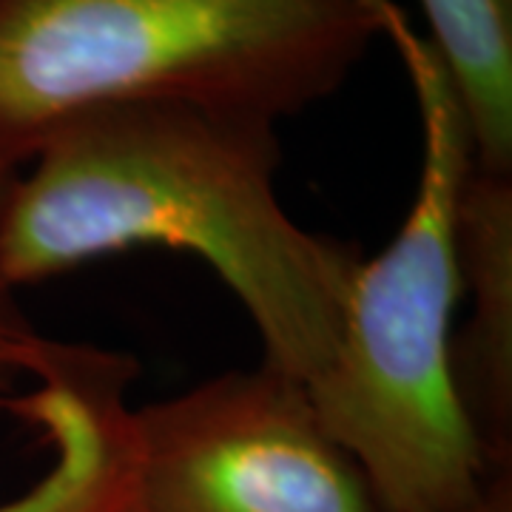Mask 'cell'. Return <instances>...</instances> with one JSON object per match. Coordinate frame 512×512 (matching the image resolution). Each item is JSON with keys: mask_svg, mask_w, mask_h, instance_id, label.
I'll return each instance as SVG.
<instances>
[{"mask_svg": "<svg viewBox=\"0 0 512 512\" xmlns=\"http://www.w3.org/2000/svg\"><path fill=\"white\" fill-rule=\"evenodd\" d=\"M276 123L134 103L69 117L26 160L3 228L15 288L165 245L237 296L265 359L311 384L328 367L362 254L305 231L276 191Z\"/></svg>", "mask_w": 512, "mask_h": 512, "instance_id": "obj_1", "label": "cell"}, {"mask_svg": "<svg viewBox=\"0 0 512 512\" xmlns=\"http://www.w3.org/2000/svg\"><path fill=\"white\" fill-rule=\"evenodd\" d=\"M393 37L421 106L416 197L390 245L362 256L333 356L305 390L322 427L362 470L379 512H484L512 481L481 447L450 365L470 137L430 43L404 26Z\"/></svg>", "mask_w": 512, "mask_h": 512, "instance_id": "obj_2", "label": "cell"}, {"mask_svg": "<svg viewBox=\"0 0 512 512\" xmlns=\"http://www.w3.org/2000/svg\"><path fill=\"white\" fill-rule=\"evenodd\" d=\"M387 0H0V160L69 117L171 103L279 123L336 94Z\"/></svg>", "mask_w": 512, "mask_h": 512, "instance_id": "obj_3", "label": "cell"}, {"mask_svg": "<svg viewBox=\"0 0 512 512\" xmlns=\"http://www.w3.org/2000/svg\"><path fill=\"white\" fill-rule=\"evenodd\" d=\"M131 512H379L305 384L259 367L134 410Z\"/></svg>", "mask_w": 512, "mask_h": 512, "instance_id": "obj_4", "label": "cell"}, {"mask_svg": "<svg viewBox=\"0 0 512 512\" xmlns=\"http://www.w3.org/2000/svg\"><path fill=\"white\" fill-rule=\"evenodd\" d=\"M137 362L117 350L40 339L29 387L12 399L15 419L35 427L49 464L0 512H131Z\"/></svg>", "mask_w": 512, "mask_h": 512, "instance_id": "obj_5", "label": "cell"}, {"mask_svg": "<svg viewBox=\"0 0 512 512\" xmlns=\"http://www.w3.org/2000/svg\"><path fill=\"white\" fill-rule=\"evenodd\" d=\"M461 299L450 365L458 402L495 467L512 464V174L470 165L458 197Z\"/></svg>", "mask_w": 512, "mask_h": 512, "instance_id": "obj_6", "label": "cell"}, {"mask_svg": "<svg viewBox=\"0 0 512 512\" xmlns=\"http://www.w3.org/2000/svg\"><path fill=\"white\" fill-rule=\"evenodd\" d=\"M478 171L512 174V0H419Z\"/></svg>", "mask_w": 512, "mask_h": 512, "instance_id": "obj_7", "label": "cell"}, {"mask_svg": "<svg viewBox=\"0 0 512 512\" xmlns=\"http://www.w3.org/2000/svg\"><path fill=\"white\" fill-rule=\"evenodd\" d=\"M18 171L20 168L0 160V410H9L20 393V384L29 382V362L43 339L20 308L18 288L9 282L3 265V228Z\"/></svg>", "mask_w": 512, "mask_h": 512, "instance_id": "obj_8", "label": "cell"}, {"mask_svg": "<svg viewBox=\"0 0 512 512\" xmlns=\"http://www.w3.org/2000/svg\"><path fill=\"white\" fill-rule=\"evenodd\" d=\"M484 512H512V490H504V493H498L490 501V507Z\"/></svg>", "mask_w": 512, "mask_h": 512, "instance_id": "obj_9", "label": "cell"}]
</instances>
